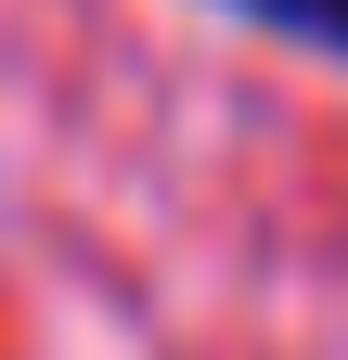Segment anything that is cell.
<instances>
[{"label":"cell","mask_w":348,"mask_h":360,"mask_svg":"<svg viewBox=\"0 0 348 360\" xmlns=\"http://www.w3.org/2000/svg\"><path fill=\"white\" fill-rule=\"evenodd\" d=\"M220 13L271 26V39H310V52H348V0H220Z\"/></svg>","instance_id":"obj_1"}]
</instances>
